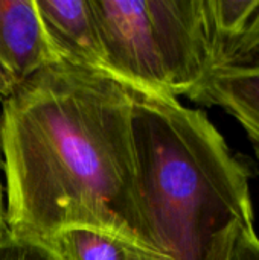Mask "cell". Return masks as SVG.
Instances as JSON below:
<instances>
[{
    "label": "cell",
    "mask_w": 259,
    "mask_h": 260,
    "mask_svg": "<svg viewBox=\"0 0 259 260\" xmlns=\"http://www.w3.org/2000/svg\"><path fill=\"white\" fill-rule=\"evenodd\" d=\"M0 155L8 233L46 242L96 227L163 254L145 212L127 84L64 59L46 66L3 99Z\"/></svg>",
    "instance_id": "1"
},
{
    "label": "cell",
    "mask_w": 259,
    "mask_h": 260,
    "mask_svg": "<svg viewBox=\"0 0 259 260\" xmlns=\"http://www.w3.org/2000/svg\"><path fill=\"white\" fill-rule=\"evenodd\" d=\"M131 88L145 212L169 260H206L232 222H255L249 165L200 110Z\"/></svg>",
    "instance_id": "2"
},
{
    "label": "cell",
    "mask_w": 259,
    "mask_h": 260,
    "mask_svg": "<svg viewBox=\"0 0 259 260\" xmlns=\"http://www.w3.org/2000/svg\"><path fill=\"white\" fill-rule=\"evenodd\" d=\"M107 73L128 87L189 96L209 72L202 0H90Z\"/></svg>",
    "instance_id": "3"
},
{
    "label": "cell",
    "mask_w": 259,
    "mask_h": 260,
    "mask_svg": "<svg viewBox=\"0 0 259 260\" xmlns=\"http://www.w3.org/2000/svg\"><path fill=\"white\" fill-rule=\"evenodd\" d=\"M56 61L61 58L47 38L35 0H0V96L9 98Z\"/></svg>",
    "instance_id": "4"
},
{
    "label": "cell",
    "mask_w": 259,
    "mask_h": 260,
    "mask_svg": "<svg viewBox=\"0 0 259 260\" xmlns=\"http://www.w3.org/2000/svg\"><path fill=\"white\" fill-rule=\"evenodd\" d=\"M202 5L208 75L259 61V0H202Z\"/></svg>",
    "instance_id": "5"
},
{
    "label": "cell",
    "mask_w": 259,
    "mask_h": 260,
    "mask_svg": "<svg viewBox=\"0 0 259 260\" xmlns=\"http://www.w3.org/2000/svg\"><path fill=\"white\" fill-rule=\"evenodd\" d=\"M35 6L47 38L61 59L107 73L90 0H35Z\"/></svg>",
    "instance_id": "6"
},
{
    "label": "cell",
    "mask_w": 259,
    "mask_h": 260,
    "mask_svg": "<svg viewBox=\"0 0 259 260\" xmlns=\"http://www.w3.org/2000/svg\"><path fill=\"white\" fill-rule=\"evenodd\" d=\"M188 98L229 113L243 126L259 160V61L211 72Z\"/></svg>",
    "instance_id": "7"
},
{
    "label": "cell",
    "mask_w": 259,
    "mask_h": 260,
    "mask_svg": "<svg viewBox=\"0 0 259 260\" xmlns=\"http://www.w3.org/2000/svg\"><path fill=\"white\" fill-rule=\"evenodd\" d=\"M46 244L60 260H169L140 242L96 227H67Z\"/></svg>",
    "instance_id": "8"
},
{
    "label": "cell",
    "mask_w": 259,
    "mask_h": 260,
    "mask_svg": "<svg viewBox=\"0 0 259 260\" xmlns=\"http://www.w3.org/2000/svg\"><path fill=\"white\" fill-rule=\"evenodd\" d=\"M206 260H259V238L255 222H232L221 230Z\"/></svg>",
    "instance_id": "9"
},
{
    "label": "cell",
    "mask_w": 259,
    "mask_h": 260,
    "mask_svg": "<svg viewBox=\"0 0 259 260\" xmlns=\"http://www.w3.org/2000/svg\"><path fill=\"white\" fill-rule=\"evenodd\" d=\"M0 260H60V257L46 242L15 236L5 230L0 235Z\"/></svg>",
    "instance_id": "10"
},
{
    "label": "cell",
    "mask_w": 259,
    "mask_h": 260,
    "mask_svg": "<svg viewBox=\"0 0 259 260\" xmlns=\"http://www.w3.org/2000/svg\"><path fill=\"white\" fill-rule=\"evenodd\" d=\"M5 221H3V200H2V184H0V235L5 233Z\"/></svg>",
    "instance_id": "11"
},
{
    "label": "cell",
    "mask_w": 259,
    "mask_h": 260,
    "mask_svg": "<svg viewBox=\"0 0 259 260\" xmlns=\"http://www.w3.org/2000/svg\"><path fill=\"white\" fill-rule=\"evenodd\" d=\"M0 171H2V155H0Z\"/></svg>",
    "instance_id": "12"
}]
</instances>
